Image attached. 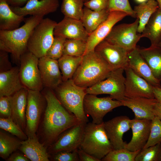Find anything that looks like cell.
<instances>
[{
	"mask_svg": "<svg viewBox=\"0 0 161 161\" xmlns=\"http://www.w3.org/2000/svg\"><path fill=\"white\" fill-rule=\"evenodd\" d=\"M7 161H29L30 160L24 154L15 153H12L6 159Z\"/></svg>",
	"mask_w": 161,
	"mask_h": 161,
	"instance_id": "cell-45",
	"label": "cell"
},
{
	"mask_svg": "<svg viewBox=\"0 0 161 161\" xmlns=\"http://www.w3.org/2000/svg\"><path fill=\"white\" fill-rule=\"evenodd\" d=\"M39 59L28 50L23 54L19 60V75L25 87L41 91L44 86L38 67Z\"/></svg>",
	"mask_w": 161,
	"mask_h": 161,
	"instance_id": "cell-10",
	"label": "cell"
},
{
	"mask_svg": "<svg viewBox=\"0 0 161 161\" xmlns=\"http://www.w3.org/2000/svg\"><path fill=\"white\" fill-rule=\"evenodd\" d=\"M21 140L0 131V156L7 159L13 152L19 149Z\"/></svg>",
	"mask_w": 161,
	"mask_h": 161,
	"instance_id": "cell-32",
	"label": "cell"
},
{
	"mask_svg": "<svg viewBox=\"0 0 161 161\" xmlns=\"http://www.w3.org/2000/svg\"><path fill=\"white\" fill-rule=\"evenodd\" d=\"M88 0H83V1H84V2H85V1H88Z\"/></svg>",
	"mask_w": 161,
	"mask_h": 161,
	"instance_id": "cell-52",
	"label": "cell"
},
{
	"mask_svg": "<svg viewBox=\"0 0 161 161\" xmlns=\"http://www.w3.org/2000/svg\"><path fill=\"white\" fill-rule=\"evenodd\" d=\"M124 71L126 75L125 82L126 97L154 98L151 85L137 74L128 66Z\"/></svg>",
	"mask_w": 161,
	"mask_h": 161,
	"instance_id": "cell-13",
	"label": "cell"
},
{
	"mask_svg": "<svg viewBox=\"0 0 161 161\" xmlns=\"http://www.w3.org/2000/svg\"><path fill=\"white\" fill-rule=\"evenodd\" d=\"M153 91L154 98L161 103V87L153 86Z\"/></svg>",
	"mask_w": 161,
	"mask_h": 161,
	"instance_id": "cell-48",
	"label": "cell"
},
{
	"mask_svg": "<svg viewBox=\"0 0 161 161\" xmlns=\"http://www.w3.org/2000/svg\"><path fill=\"white\" fill-rule=\"evenodd\" d=\"M24 17L14 12L7 0H0V30H12L19 27Z\"/></svg>",
	"mask_w": 161,
	"mask_h": 161,
	"instance_id": "cell-26",
	"label": "cell"
},
{
	"mask_svg": "<svg viewBox=\"0 0 161 161\" xmlns=\"http://www.w3.org/2000/svg\"><path fill=\"white\" fill-rule=\"evenodd\" d=\"M44 95L47 105L43 122L44 138L50 146L64 131L80 121L61 104L52 90L47 88Z\"/></svg>",
	"mask_w": 161,
	"mask_h": 161,
	"instance_id": "cell-1",
	"label": "cell"
},
{
	"mask_svg": "<svg viewBox=\"0 0 161 161\" xmlns=\"http://www.w3.org/2000/svg\"><path fill=\"white\" fill-rule=\"evenodd\" d=\"M127 16H129L128 14L122 11H114L110 12L107 18L89 35L84 55L94 50L96 46L105 39L114 25Z\"/></svg>",
	"mask_w": 161,
	"mask_h": 161,
	"instance_id": "cell-15",
	"label": "cell"
},
{
	"mask_svg": "<svg viewBox=\"0 0 161 161\" xmlns=\"http://www.w3.org/2000/svg\"><path fill=\"white\" fill-rule=\"evenodd\" d=\"M157 101L155 98L126 97L121 101L123 106L132 110L134 114L135 118L152 120L155 117L153 110V106Z\"/></svg>",
	"mask_w": 161,
	"mask_h": 161,
	"instance_id": "cell-22",
	"label": "cell"
},
{
	"mask_svg": "<svg viewBox=\"0 0 161 161\" xmlns=\"http://www.w3.org/2000/svg\"><path fill=\"white\" fill-rule=\"evenodd\" d=\"M107 9L109 12L114 11L123 12L132 17L136 18L135 13L129 0H109Z\"/></svg>",
	"mask_w": 161,
	"mask_h": 161,
	"instance_id": "cell-40",
	"label": "cell"
},
{
	"mask_svg": "<svg viewBox=\"0 0 161 161\" xmlns=\"http://www.w3.org/2000/svg\"><path fill=\"white\" fill-rule=\"evenodd\" d=\"M86 123L80 121L64 131L49 146L48 153L53 154L61 151H72L78 148Z\"/></svg>",
	"mask_w": 161,
	"mask_h": 161,
	"instance_id": "cell-12",
	"label": "cell"
},
{
	"mask_svg": "<svg viewBox=\"0 0 161 161\" xmlns=\"http://www.w3.org/2000/svg\"><path fill=\"white\" fill-rule=\"evenodd\" d=\"M139 24V20L137 18L132 23L114 26L105 40L128 52L136 48L137 44L143 37L142 34L137 33Z\"/></svg>",
	"mask_w": 161,
	"mask_h": 161,
	"instance_id": "cell-8",
	"label": "cell"
},
{
	"mask_svg": "<svg viewBox=\"0 0 161 161\" xmlns=\"http://www.w3.org/2000/svg\"><path fill=\"white\" fill-rule=\"evenodd\" d=\"M77 149L72 151H61L52 154L55 161H80Z\"/></svg>",
	"mask_w": 161,
	"mask_h": 161,
	"instance_id": "cell-41",
	"label": "cell"
},
{
	"mask_svg": "<svg viewBox=\"0 0 161 161\" xmlns=\"http://www.w3.org/2000/svg\"><path fill=\"white\" fill-rule=\"evenodd\" d=\"M86 88L76 84L72 79L63 81L53 91L63 106L74 114L80 121L88 123V116L83 109Z\"/></svg>",
	"mask_w": 161,
	"mask_h": 161,
	"instance_id": "cell-4",
	"label": "cell"
},
{
	"mask_svg": "<svg viewBox=\"0 0 161 161\" xmlns=\"http://www.w3.org/2000/svg\"><path fill=\"white\" fill-rule=\"evenodd\" d=\"M66 39L60 36H54L53 43L45 56L58 60L63 55Z\"/></svg>",
	"mask_w": 161,
	"mask_h": 161,
	"instance_id": "cell-39",
	"label": "cell"
},
{
	"mask_svg": "<svg viewBox=\"0 0 161 161\" xmlns=\"http://www.w3.org/2000/svg\"><path fill=\"white\" fill-rule=\"evenodd\" d=\"M43 17L31 16L20 27L12 30H0V50L10 53L14 60L19 63L21 55L28 50L27 43L33 30Z\"/></svg>",
	"mask_w": 161,
	"mask_h": 161,
	"instance_id": "cell-2",
	"label": "cell"
},
{
	"mask_svg": "<svg viewBox=\"0 0 161 161\" xmlns=\"http://www.w3.org/2000/svg\"><path fill=\"white\" fill-rule=\"evenodd\" d=\"M28 0H7L10 6L21 7L25 4Z\"/></svg>",
	"mask_w": 161,
	"mask_h": 161,
	"instance_id": "cell-47",
	"label": "cell"
},
{
	"mask_svg": "<svg viewBox=\"0 0 161 161\" xmlns=\"http://www.w3.org/2000/svg\"><path fill=\"white\" fill-rule=\"evenodd\" d=\"M142 35L148 38L151 46H157L161 40V9L158 8L152 15Z\"/></svg>",
	"mask_w": 161,
	"mask_h": 161,
	"instance_id": "cell-28",
	"label": "cell"
},
{
	"mask_svg": "<svg viewBox=\"0 0 161 161\" xmlns=\"http://www.w3.org/2000/svg\"><path fill=\"white\" fill-rule=\"evenodd\" d=\"M110 12L108 9L95 11L85 7L80 20L89 35L108 17Z\"/></svg>",
	"mask_w": 161,
	"mask_h": 161,
	"instance_id": "cell-29",
	"label": "cell"
},
{
	"mask_svg": "<svg viewBox=\"0 0 161 161\" xmlns=\"http://www.w3.org/2000/svg\"><path fill=\"white\" fill-rule=\"evenodd\" d=\"M95 50L107 63L112 70L128 66V52L124 49L104 40L98 44Z\"/></svg>",
	"mask_w": 161,
	"mask_h": 161,
	"instance_id": "cell-14",
	"label": "cell"
},
{
	"mask_svg": "<svg viewBox=\"0 0 161 161\" xmlns=\"http://www.w3.org/2000/svg\"><path fill=\"white\" fill-rule=\"evenodd\" d=\"M148 0H135V1L139 4L147 2Z\"/></svg>",
	"mask_w": 161,
	"mask_h": 161,
	"instance_id": "cell-49",
	"label": "cell"
},
{
	"mask_svg": "<svg viewBox=\"0 0 161 161\" xmlns=\"http://www.w3.org/2000/svg\"><path fill=\"white\" fill-rule=\"evenodd\" d=\"M38 67L44 86L52 90L63 81L58 61L46 56L39 59Z\"/></svg>",
	"mask_w": 161,
	"mask_h": 161,
	"instance_id": "cell-17",
	"label": "cell"
},
{
	"mask_svg": "<svg viewBox=\"0 0 161 161\" xmlns=\"http://www.w3.org/2000/svg\"><path fill=\"white\" fill-rule=\"evenodd\" d=\"M135 161H161V143L142 149Z\"/></svg>",
	"mask_w": 161,
	"mask_h": 161,
	"instance_id": "cell-36",
	"label": "cell"
},
{
	"mask_svg": "<svg viewBox=\"0 0 161 161\" xmlns=\"http://www.w3.org/2000/svg\"><path fill=\"white\" fill-rule=\"evenodd\" d=\"M54 36L66 39L82 40L87 41L89 35L80 20L64 17L57 23L54 31Z\"/></svg>",
	"mask_w": 161,
	"mask_h": 161,
	"instance_id": "cell-20",
	"label": "cell"
},
{
	"mask_svg": "<svg viewBox=\"0 0 161 161\" xmlns=\"http://www.w3.org/2000/svg\"><path fill=\"white\" fill-rule=\"evenodd\" d=\"M103 122L99 124L92 122L86 123L79 147L100 161L114 150L105 131Z\"/></svg>",
	"mask_w": 161,
	"mask_h": 161,
	"instance_id": "cell-5",
	"label": "cell"
},
{
	"mask_svg": "<svg viewBox=\"0 0 161 161\" xmlns=\"http://www.w3.org/2000/svg\"><path fill=\"white\" fill-rule=\"evenodd\" d=\"M59 6V0H28L23 6H10L14 12L20 15L44 17L56 11Z\"/></svg>",
	"mask_w": 161,
	"mask_h": 161,
	"instance_id": "cell-19",
	"label": "cell"
},
{
	"mask_svg": "<svg viewBox=\"0 0 161 161\" xmlns=\"http://www.w3.org/2000/svg\"><path fill=\"white\" fill-rule=\"evenodd\" d=\"M111 71L106 61L94 50L83 56L72 79L78 86L87 88L106 79Z\"/></svg>",
	"mask_w": 161,
	"mask_h": 161,
	"instance_id": "cell-3",
	"label": "cell"
},
{
	"mask_svg": "<svg viewBox=\"0 0 161 161\" xmlns=\"http://www.w3.org/2000/svg\"><path fill=\"white\" fill-rule=\"evenodd\" d=\"M0 128L16 136L21 140H24L28 138L25 132L14 121L11 117H0Z\"/></svg>",
	"mask_w": 161,
	"mask_h": 161,
	"instance_id": "cell-37",
	"label": "cell"
},
{
	"mask_svg": "<svg viewBox=\"0 0 161 161\" xmlns=\"http://www.w3.org/2000/svg\"><path fill=\"white\" fill-rule=\"evenodd\" d=\"M151 120L146 119L131 120V128L132 138L125 148L132 151L141 150L146 144L149 137Z\"/></svg>",
	"mask_w": 161,
	"mask_h": 161,
	"instance_id": "cell-18",
	"label": "cell"
},
{
	"mask_svg": "<svg viewBox=\"0 0 161 161\" xmlns=\"http://www.w3.org/2000/svg\"><path fill=\"white\" fill-rule=\"evenodd\" d=\"M97 95L87 94L84 98L83 106L85 114L91 117L92 122L99 124L104 122L103 118L107 113L123 106L121 101L114 100L110 96L98 97Z\"/></svg>",
	"mask_w": 161,
	"mask_h": 161,
	"instance_id": "cell-11",
	"label": "cell"
},
{
	"mask_svg": "<svg viewBox=\"0 0 161 161\" xmlns=\"http://www.w3.org/2000/svg\"><path fill=\"white\" fill-rule=\"evenodd\" d=\"M28 89L24 87L10 96L12 106L11 117L25 132L26 111Z\"/></svg>",
	"mask_w": 161,
	"mask_h": 161,
	"instance_id": "cell-24",
	"label": "cell"
},
{
	"mask_svg": "<svg viewBox=\"0 0 161 161\" xmlns=\"http://www.w3.org/2000/svg\"><path fill=\"white\" fill-rule=\"evenodd\" d=\"M84 3L83 0H63L61 11L64 17L80 20Z\"/></svg>",
	"mask_w": 161,
	"mask_h": 161,
	"instance_id": "cell-33",
	"label": "cell"
},
{
	"mask_svg": "<svg viewBox=\"0 0 161 161\" xmlns=\"http://www.w3.org/2000/svg\"><path fill=\"white\" fill-rule=\"evenodd\" d=\"M131 120L126 116L115 117L103 122L104 128L114 150L125 148L123 137L131 128Z\"/></svg>",
	"mask_w": 161,
	"mask_h": 161,
	"instance_id": "cell-16",
	"label": "cell"
},
{
	"mask_svg": "<svg viewBox=\"0 0 161 161\" xmlns=\"http://www.w3.org/2000/svg\"><path fill=\"white\" fill-rule=\"evenodd\" d=\"M128 66L137 74L154 87H161V83L154 77L149 66L139 52L138 47L128 52Z\"/></svg>",
	"mask_w": 161,
	"mask_h": 161,
	"instance_id": "cell-21",
	"label": "cell"
},
{
	"mask_svg": "<svg viewBox=\"0 0 161 161\" xmlns=\"http://www.w3.org/2000/svg\"><path fill=\"white\" fill-rule=\"evenodd\" d=\"M157 2L159 7V8L161 9V0H155Z\"/></svg>",
	"mask_w": 161,
	"mask_h": 161,
	"instance_id": "cell-50",
	"label": "cell"
},
{
	"mask_svg": "<svg viewBox=\"0 0 161 161\" xmlns=\"http://www.w3.org/2000/svg\"><path fill=\"white\" fill-rule=\"evenodd\" d=\"M124 71L123 68L112 70L106 79L87 88L86 93L96 95L107 94L114 100H122L126 97Z\"/></svg>",
	"mask_w": 161,
	"mask_h": 161,
	"instance_id": "cell-7",
	"label": "cell"
},
{
	"mask_svg": "<svg viewBox=\"0 0 161 161\" xmlns=\"http://www.w3.org/2000/svg\"><path fill=\"white\" fill-rule=\"evenodd\" d=\"M25 87L21 81L19 67L15 66L0 73V97L10 96Z\"/></svg>",
	"mask_w": 161,
	"mask_h": 161,
	"instance_id": "cell-23",
	"label": "cell"
},
{
	"mask_svg": "<svg viewBox=\"0 0 161 161\" xmlns=\"http://www.w3.org/2000/svg\"><path fill=\"white\" fill-rule=\"evenodd\" d=\"M161 143V120L155 117L151 120V130L148 139L143 148Z\"/></svg>",
	"mask_w": 161,
	"mask_h": 161,
	"instance_id": "cell-38",
	"label": "cell"
},
{
	"mask_svg": "<svg viewBox=\"0 0 161 161\" xmlns=\"http://www.w3.org/2000/svg\"><path fill=\"white\" fill-rule=\"evenodd\" d=\"M155 78L161 82V47L151 46L147 48L138 47Z\"/></svg>",
	"mask_w": 161,
	"mask_h": 161,
	"instance_id": "cell-27",
	"label": "cell"
},
{
	"mask_svg": "<svg viewBox=\"0 0 161 161\" xmlns=\"http://www.w3.org/2000/svg\"><path fill=\"white\" fill-rule=\"evenodd\" d=\"M86 48V41L76 39H66L63 55L80 57L84 55Z\"/></svg>",
	"mask_w": 161,
	"mask_h": 161,
	"instance_id": "cell-34",
	"label": "cell"
},
{
	"mask_svg": "<svg viewBox=\"0 0 161 161\" xmlns=\"http://www.w3.org/2000/svg\"><path fill=\"white\" fill-rule=\"evenodd\" d=\"M158 8V3L155 0H148L134 7V10L139 20L137 32H143L150 18Z\"/></svg>",
	"mask_w": 161,
	"mask_h": 161,
	"instance_id": "cell-30",
	"label": "cell"
},
{
	"mask_svg": "<svg viewBox=\"0 0 161 161\" xmlns=\"http://www.w3.org/2000/svg\"><path fill=\"white\" fill-rule=\"evenodd\" d=\"M77 153L80 161H100L80 148L77 149Z\"/></svg>",
	"mask_w": 161,
	"mask_h": 161,
	"instance_id": "cell-44",
	"label": "cell"
},
{
	"mask_svg": "<svg viewBox=\"0 0 161 161\" xmlns=\"http://www.w3.org/2000/svg\"><path fill=\"white\" fill-rule=\"evenodd\" d=\"M153 112L155 116L161 120V103L157 101L154 104Z\"/></svg>",
	"mask_w": 161,
	"mask_h": 161,
	"instance_id": "cell-46",
	"label": "cell"
},
{
	"mask_svg": "<svg viewBox=\"0 0 161 161\" xmlns=\"http://www.w3.org/2000/svg\"><path fill=\"white\" fill-rule=\"evenodd\" d=\"M46 105V99L41 91L28 89L25 114V133L28 138L37 136L41 115Z\"/></svg>",
	"mask_w": 161,
	"mask_h": 161,
	"instance_id": "cell-9",
	"label": "cell"
},
{
	"mask_svg": "<svg viewBox=\"0 0 161 161\" xmlns=\"http://www.w3.org/2000/svg\"><path fill=\"white\" fill-rule=\"evenodd\" d=\"M83 57L63 55L58 60L63 81L72 78L82 60Z\"/></svg>",
	"mask_w": 161,
	"mask_h": 161,
	"instance_id": "cell-31",
	"label": "cell"
},
{
	"mask_svg": "<svg viewBox=\"0 0 161 161\" xmlns=\"http://www.w3.org/2000/svg\"><path fill=\"white\" fill-rule=\"evenodd\" d=\"M57 23L49 18H43L30 37L27 44L28 50L39 58L45 56L53 43Z\"/></svg>",
	"mask_w": 161,
	"mask_h": 161,
	"instance_id": "cell-6",
	"label": "cell"
},
{
	"mask_svg": "<svg viewBox=\"0 0 161 161\" xmlns=\"http://www.w3.org/2000/svg\"><path fill=\"white\" fill-rule=\"evenodd\" d=\"M157 46L161 47V40L159 42V43H158Z\"/></svg>",
	"mask_w": 161,
	"mask_h": 161,
	"instance_id": "cell-51",
	"label": "cell"
},
{
	"mask_svg": "<svg viewBox=\"0 0 161 161\" xmlns=\"http://www.w3.org/2000/svg\"><path fill=\"white\" fill-rule=\"evenodd\" d=\"M141 150L131 151L125 148L113 150L109 152L101 160L103 161H135Z\"/></svg>",
	"mask_w": 161,
	"mask_h": 161,
	"instance_id": "cell-35",
	"label": "cell"
},
{
	"mask_svg": "<svg viewBox=\"0 0 161 161\" xmlns=\"http://www.w3.org/2000/svg\"><path fill=\"white\" fill-rule=\"evenodd\" d=\"M0 117L10 118L11 117L12 106L10 96L0 97Z\"/></svg>",
	"mask_w": 161,
	"mask_h": 161,
	"instance_id": "cell-42",
	"label": "cell"
},
{
	"mask_svg": "<svg viewBox=\"0 0 161 161\" xmlns=\"http://www.w3.org/2000/svg\"><path fill=\"white\" fill-rule=\"evenodd\" d=\"M85 7L95 11L107 9L109 0H89L84 3Z\"/></svg>",
	"mask_w": 161,
	"mask_h": 161,
	"instance_id": "cell-43",
	"label": "cell"
},
{
	"mask_svg": "<svg viewBox=\"0 0 161 161\" xmlns=\"http://www.w3.org/2000/svg\"><path fill=\"white\" fill-rule=\"evenodd\" d=\"M19 149L32 161H49L46 148L40 143L37 136L21 140Z\"/></svg>",
	"mask_w": 161,
	"mask_h": 161,
	"instance_id": "cell-25",
	"label": "cell"
}]
</instances>
